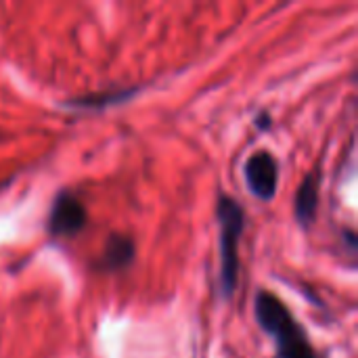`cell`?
Wrapping results in <instances>:
<instances>
[{
    "mask_svg": "<svg viewBox=\"0 0 358 358\" xmlns=\"http://www.w3.org/2000/svg\"><path fill=\"white\" fill-rule=\"evenodd\" d=\"M256 319L277 342V358H321L289 308L273 294L256 296Z\"/></svg>",
    "mask_w": 358,
    "mask_h": 358,
    "instance_id": "1",
    "label": "cell"
},
{
    "mask_svg": "<svg viewBox=\"0 0 358 358\" xmlns=\"http://www.w3.org/2000/svg\"><path fill=\"white\" fill-rule=\"evenodd\" d=\"M216 216L220 224V287L231 298L239 277V241L245 229V212L231 195H220Z\"/></svg>",
    "mask_w": 358,
    "mask_h": 358,
    "instance_id": "2",
    "label": "cell"
},
{
    "mask_svg": "<svg viewBox=\"0 0 358 358\" xmlns=\"http://www.w3.org/2000/svg\"><path fill=\"white\" fill-rule=\"evenodd\" d=\"M88 224L84 203L69 191H61L48 212V233L52 237H76Z\"/></svg>",
    "mask_w": 358,
    "mask_h": 358,
    "instance_id": "3",
    "label": "cell"
},
{
    "mask_svg": "<svg viewBox=\"0 0 358 358\" xmlns=\"http://www.w3.org/2000/svg\"><path fill=\"white\" fill-rule=\"evenodd\" d=\"M245 180L250 191L262 199V201H271L277 193V182H279V166L275 162V157L266 151H258L254 153L248 162H245Z\"/></svg>",
    "mask_w": 358,
    "mask_h": 358,
    "instance_id": "4",
    "label": "cell"
},
{
    "mask_svg": "<svg viewBox=\"0 0 358 358\" xmlns=\"http://www.w3.org/2000/svg\"><path fill=\"white\" fill-rule=\"evenodd\" d=\"M134 256H136L134 241L128 235L113 233L105 243V252L99 260V266L105 271H120L126 268L134 260Z\"/></svg>",
    "mask_w": 358,
    "mask_h": 358,
    "instance_id": "5",
    "label": "cell"
},
{
    "mask_svg": "<svg viewBox=\"0 0 358 358\" xmlns=\"http://www.w3.org/2000/svg\"><path fill=\"white\" fill-rule=\"evenodd\" d=\"M317 206H319V180L317 174H308L298 193H296V218L302 227H310L315 222V214H317Z\"/></svg>",
    "mask_w": 358,
    "mask_h": 358,
    "instance_id": "6",
    "label": "cell"
},
{
    "mask_svg": "<svg viewBox=\"0 0 358 358\" xmlns=\"http://www.w3.org/2000/svg\"><path fill=\"white\" fill-rule=\"evenodd\" d=\"M136 92V88H120V90H103V92H90L84 96H76L67 103V107L76 109H105L109 105L122 103L130 99Z\"/></svg>",
    "mask_w": 358,
    "mask_h": 358,
    "instance_id": "7",
    "label": "cell"
}]
</instances>
